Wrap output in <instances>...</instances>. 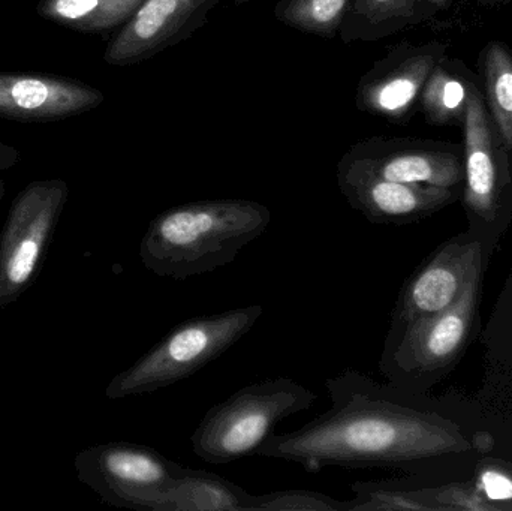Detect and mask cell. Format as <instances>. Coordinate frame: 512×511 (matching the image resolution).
<instances>
[{
	"label": "cell",
	"mask_w": 512,
	"mask_h": 511,
	"mask_svg": "<svg viewBox=\"0 0 512 511\" xmlns=\"http://www.w3.org/2000/svg\"><path fill=\"white\" fill-rule=\"evenodd\" d=\"M433 17L424 0H351L339 38L345 44L381 41Z\"/></svg>",
	"instance_id": "cell-16"
},
{
	"label": "cell",
	"mask_w": 512,
	"mask_h": 511,
	"mask_svg": "<svg viewBox=\"0 0 512 511\" xmlns=\"http://www.w3.org/2000/svg\"><path fill=\"white\" fill-rule=\"evenodd\" d=\"M101 90L72 78L41 72H0V117L15 120L65 119L95 110Z\"/></svg>",
	"instance_id": "cell-14"
},
{
	"label": "cell",
	"mask_w": 512,
	"mask_h": 511,
	"mask_svg": "<svg viewBox=\"0 0 512 511\" xmlns=\"http://www.w3.org/2000/svg\"><path fill=\"white\" fill-rule=\"evenodd\" d=\"M262 314L261 305H252L182 321L134 365L117 374L105 396L114 401L150 395L192 377L248 335Z\"/></svg>",
	"instance_id": "cell-3"
},
{
	"label": "cell",
	"mask_w": 512,
	"mask_h": 511,
	"mask_svg": "<svg viewBox=\"0 0 512 511\" xmlns=\"http://www.w3.org/2000/svg\"><path fill=\"white\" fill-rule=\"evenodd\" d=\"M481 282L483 264L450 308L388 332L379 369L390 383L415 392L462 356L477 326Z\"/></svg>",
	"instance_id": "cell-5"
},
{
	"label": "cell",
	"mask_w": 512,
	"mask_h": 511,
	"mask_svg": "<svg viewBox=\"0 0 512 511\" xmlns=\"http://www.w3.org/2000/svg\"><path fill=\"white\" fill-rule=\"evenodd\" d=\"M254 495L230 480L185 468L167 485L147 492L138 501L140 511H249Z\"/></svg>",
	"instance_id": "cell-15"
},
{
	"label": "cell",
	"mask_w": 512,
	"mask_h": 511,
	"mask_svg": "<svg viewBox=\"0 0 512 511\" xmlns=\"http://www.w3.org/2000/svg\"><path fill=\"white\" fill-rule=\"evenodd\" d=\"M236 5H245V3L252 2V0H233Z\"/></svg>",
	"instance_id": "cell-28"
},
{
	"label": "cell",
	"mask_w": 512,
	"mask_h": 511,
	"mask_svg": "<svg viewBox=\"0 0 512 511\" xmlns=\"http://www.w3.org/2000/svg\"><path fill=\"white\" fill-rule=\"evenodd\" d=\"M316 401L313 390L286 377L243 387L207 411L192 434V450L213 465L255 456L282 420L310 410Z\"/></svg>",
	"instance_id": "cell-4"
},
{
	"label": "cell",
	"mask_w": 512,
	"mask_h": 511,
	"mask_svg": "<svg viewBox=\"0 0 512 511\" xmlns=\"http://www.w3.org/2000/svg\"><path fill=\"white\" fill-rule=\"evenodd\" d=\"M20 159V153L15 147L0 143V171L14 167Z\"/></svg>",
	"instance_id": "cell-24"
},
{
	"label": "cell",
	"mask_w": 512,
	"mask_h": 511,
	"mask_svg": "<svg viewBox=\"0 0 512 511\" xmlns=\"http://www.w3.org/2000/svg\"><path fill=\"white\" fill-rule=\"evenodd\" d=\"M468 66L447 56L436 63L420 96L418 110L432 126H462L469 104V92L478 80Z\"/></svg>",
	"instance_id": "cell-17"
},
{
	"label": "cell",
	"mask_w": 512,
	"mask_h": 511,
	"mask_svg": "<svg viewBox=\"0 0 512 511\" xmlns=\"http://www.w3.org/2000/svg\"><path fill=\"white\" fill-rule=\"evenodd\" d=\"M75 470L78 479L105 503L135 510L147 492L167 485L185 467L152 447L119 441L78 453Z\"/></svg>",
	"instance_id": "cell-8"
},
{
	"label": "cell",
	"mask_w": 512,
	"mask_h": 511,
	"mask_svg": "<svg viewBox=\"0 0 512 511\" xmlns=\"http://www.w3.org/2000/svg\"><path fill=\"white\" fill-rule=\"evenodd\" d=\"M447 56V44L429 41L394 45L358 81V110L391 123H408L418 111L421 92L436 63Z\"/></svg>",
	"instance_id": "cell-9"
},
{
	"label": "cell",
	"mask_w": 512,
	"mask_h": 511,
	"mask_svg": "<svg viewBox=\"0 0 512 511\" xmlns=\"http://www.w3.org/2000/svg\"><path fill=\"white\" fill-rule=\"evenodd\" d=\"M69 197L66 182L36 180L12 201L0 237V309L32 284Z\"/></svg>",
	"instance_id": "cell-7"
},
{
	"label": "cell",
	"mask_w": 512,
	"mask_h": 511,
	"mask_svg": "<svg viewBox=\"0 0 512 511\" xmlns=\"http://www.w3.org/2000/svg\"><path fill=\"white\" fill-rule=\"evenodd\" d=\"M351 0H279L274 17L285 26L319 38L339 36Z\"/></svg>",
	"instance_id": "cell-20"
},
{
	"label": "cell",
	"mask_w": 512,
	"mask_h": 511,
	"mask_svg": "<svg viewBox=\"0 0 512 511\" xmlns=\"http://www.w3.org/2000/svg\"><path fill=\"white\" fill-rule=\"evenodd\" d=\"M351 511L429 510L423 503L390 483L355 482Z\"/></svg>",
	"instance_id": "cell-22"
},
{
	"label": "cell",
	"mask_w": 512,
	"mask_h": 511,
	"mask_svg": "<svg viewBox=\"0 0 512 511\" xmlns=\"http://www.w3.org/2000/svg\"><path fill=\"white\" fill-rule=\"evenodd\" d=\"M477 2L481 3V5L498 6L505 5V3H510L512 0H477Z\"/></svg>",
	"instance_id": "cell-26"
},
{
	"label": "cell",
	"mask_w": 512,
	"mask_h": 511,
	"mask_svg": "<svg viewBox=\"0 0 512 511\" xmlns=\"http://www.w3.org/2000/svg\"><path fill=\"white\" fill-rule=\"evenodd\" d=\"M484 102L502 144L512 158V51L505 42L490 41L480 54Z\"/></svg>",
	"instance_id": "cell-18"
},
{
	"label": "cell",
	"mask_w": 512,
	"mask_h": 511,
	"mask_svg": "<svg viewBox=\"0 0 512 511\" xmlns=\"http://www.w3.org/2000/svg\"><path fill=\"white\" fill-rule=\"evenodd\" d=\"M337 185L352 209L379 225L415 224L453 204L462 188L394 182L370 173L345 155L337 164Z\"/></svg>",
	"instance_id": "cell-10"
},
{
	"label": "cell",
	"mask_w": 512,
	"mask_h": 511,
	"mask_svg": "<svg viewBox=\"0 0 512 511\" xmlns=\"http://www.w3.org/2000/svg\"><path fill=\"white\" fill-rule=\"evenodd\" d=\"M426 5L432 9L433 14H441V12L448 11L451 6L456 5L459 0H424Z\"/></svg>",
	"instance_id": "cell-25"
},
{
	"label": "cell",
	"mask_w": 512,
	"mask_h": 511,
	"mask_svg": "<svg viewBox=\"0 0 512 511\" xmlns=\"http://www.w3.org/2000/svg\"><path fill=\"white\" fill-rule=\"evenodd\" d=\"M271 221L267 206L222 198L171 207L156 215L140 245L141 263L161 278L185 279L215 272L236 260Z\"/></svg>",
	"instance_id": "cell-2"
},
{
	"label": "cell",
	"mask_w": 512,
	"mask_h": 511,
	"mask_svg": "<svg viewBox=\"0 0 512 511\" xmlns=\"http://www.w3.org/2000/svg\"><path fill=\"white\" fill-rule=\"evenodd\" d=\"M474 491L492 510L512 509V476L507 471L483 468L475 480Z\"/></svg>",
	"instance_id": "cell-23"
},
{
	"label": "cell",
	"mask_w": 512,
	"mask_h": 511,
	"mask_svg": "<svg viewBox=\"0 0 512 511\" xmlns=\"http://www.w3.org/2000/svg\"><path fill=\"white\" fill-rule=\"evenodd\" d=\"M331 408L297 431L271 435L255 456L322 468L411 467L472 449L459 426L417 407L411 390L354 368L325 380Z\"/></svg>",
	"instance_id": "cell-1"
},
{
	"label": "cell",
	"mask_w": 512,
	"mask_h": 511,
	"mask_svg": "<svg viewBox=\"0 0 512 511\" xmlns=\"http://www.w3.org/2000/svg\"><path fill=\"white\" fill-rule=\"evenodd\" d=\"M483 255V242L466 239V236L439 246L406 279L397 297L388 332H396L406 324L454 305L462 296L475 267L483 264Z\"/></svg>",
	"instance_id": "cell-13"
},
{
	"label": "cell",
	"mask_w": 512,
	"mask_h": 511,
	"mask_svg": "<svg viewBox=\"0 0 512 511\" xmlns=\"http://www.w3.org/2000/svg\"><path fill=\"white\" fill-rule=\"evenodd\" d=\"M143 0H39L38 14L60 26L87 33L122 27Z\"/></svg>",
	"instance_id": "cell-19"
},
{
	"label": "cell",
	"mask_w": 512,
	"mask_h": 511,
	"mask_svg": "<svg viewBox=\"0 0 512 511\" xmlns=\"http://www.w3.org/2000/svg\"><path fill=\"white\" fill-rule=\"evenodd\" d=\"M345 156L370 173L394 182L462 188L463 144L370 137L349 147Z\"/></svg>",
	"instance_id": "cell-11"
},
{
	"label": "cell",
	"mask_w": 512,
	"mask_h": 511,
	"mask_svg": "<svg viewBox=\"0 0 512 511\" xmlns=\"http://www.w3.org/2000/svg\"><path fill=\"white\" fill-rule=\"evenodd\" d=\"M268 511H351V501H340L321 492L288 489L252 497L251 510Z\"/></svg>",
	"instance_id": "cell-21"
},
{
	"label": "cell",
	"mask_w": 512,
	"mask_h": 511,
	"mask_svg": "<svg viewBox=\"0 0 512 511\" xmlns=\"http://www.w3.org/2000/svg\"><path fill=\"white\" fill-rule=\"evenodd\" d=\"M224 0H143L105 48V63L131 66L191 38Z\"/></svg>",
	"instance_id": "cell-12"
},
{
	"label": "cell",
	"mask_w": 512,
	"mask_h": 511,
	"mask_svg": "<svg viewBox=\"0 0 512 511\" xmlns=\"http://www.w3.org/2000/svg\"><path fill=\"white\" fill-rule=\"evenodd\" d=\"M463 206L472 228L504 230L512 216V158L484 102L478 78L463 120Z\"/></svg>",
	"instance_id": "cell-6"
},
{
	"label": "cell",
	"mask_w": 512,
	"mask_h": 511,
	"mask_svg": "<svg viewBox=\"0 0 512 511\" xmlns=\"http://www.w3.org/2000/svg\"><path fill=\"white\" fill-rule=\"evenodd\" d=\"M3 195H5V183L0 179V201H2Z\"/></svg>",
	"instance_id": "cell-27"
}]
</instances>
